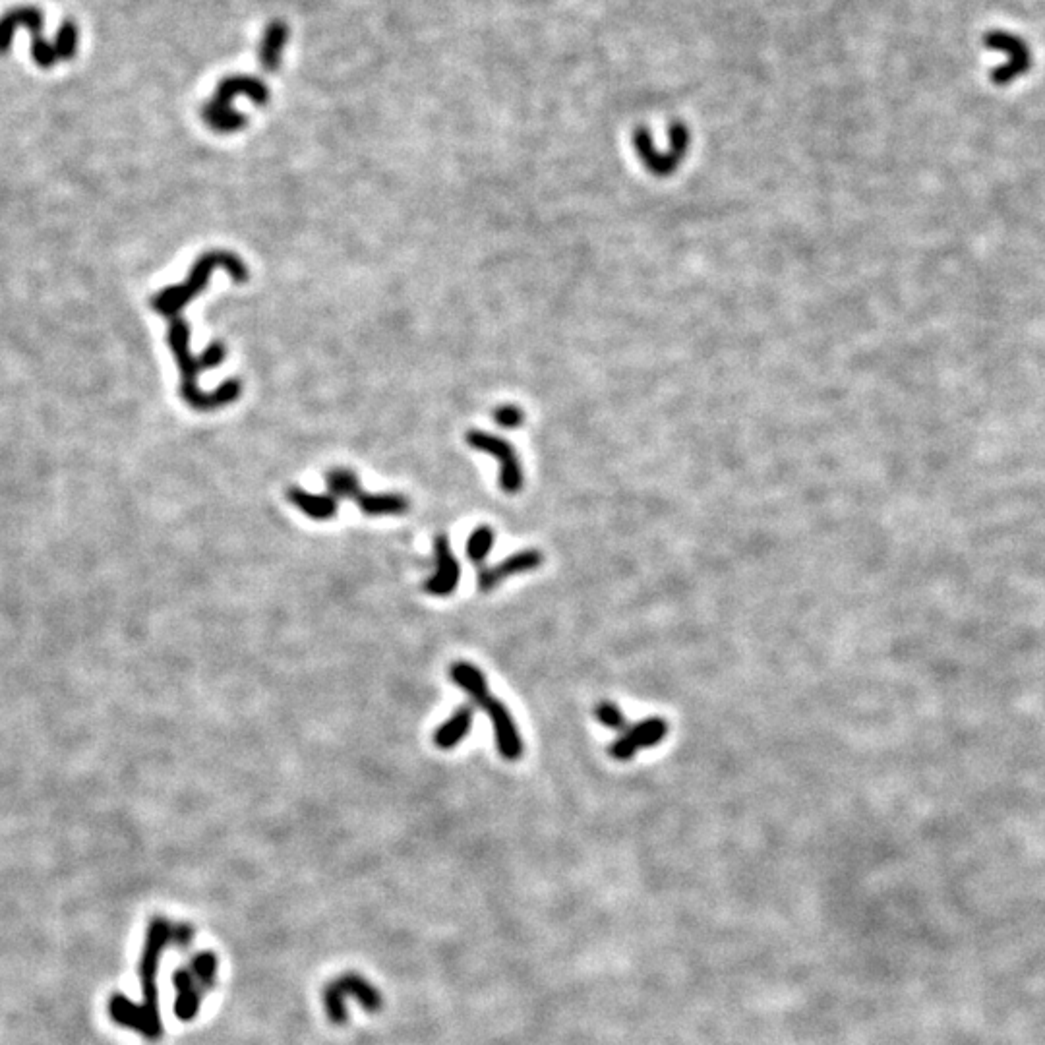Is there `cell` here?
I'll list each match as a JSON object with an SVG mask.
<instances>
[{
  "instance_id": "obj_1",
  "label": "cell",
  "mask_w": 1045,
  "mask_h": 1045,
  "mask_svg": "<svg viewBox=\"0 0 1045 1045\" xmlns=\"http://www.w3.org/2000/svg\"><path fill=\"white\" fill-rule=\"evenodd\" d=\"M194 939V927L188 924H171L165 918H153L148 927L146 945L140 958L138 974L142 986V1003H134L124 995H113L107 1011L115 1024L130 1028L146 1040H159L163 1036V1022L159 1015V989L157 974L163 951L169 945L186 947Z\"/></svg>"
},
{
  "instance_id": "obj_2",
  "label": "cell",
  "mask_w": 1045,
  "mask_h": 1045,
  "mask_svg": "<svg viewBox=\"0 0 1045 1045\" xmlns=\"http://www.w3.org/2000/svg\"><path fill=\"white\" fill-rule=\"evenodd\" d=\"M449 676H451L455 686L461 687L475 701L477 707L484 709L488 713V717L492 720V726H494L496 746H498L500 755L504 759H508V761L521 759V755H523V740H521V734L517 730V724L511 717L508 707L500 699L490 695L484 674L478 670L475 664L455 662L451 666V670H449Z\"/></svg>"
},
{
  "instance_id": "obj_3",
  "label": "cell",
  "mask_w": 1045,
  "mask_h": 1045,
  "mask_svg": "<svg viewBox=\"0 0 1045 1045\" xmlns=\"http://www.w3.org/2000/svg\"><path fill=\"white\" fill-rule=\"evenodd\" d=\"M171 320L173 322L169 329V345L179 362L180 376H182L180 391H182V397L186 399V403L198 411H209V409H217V407L237 401L240 391H242V384L235 378L223 382L211 393H204L198 389L196 376L200 372V362L190 353V329L180 316H175Z\"/></svg>"
},
{
  "instance_id": "obj_4",
  "label": "cell",
  "mask_w": 1045,
  "mask_h": 1045,
  "mask_svg": "<svg viewBox=\"0 0 1045 1045\" xmlns=\"http://www.w3.org/2000/svg\"><path fill=\"white\" fill-rule=\"evenodd\" d=\"M215 268L225 269L237 283H246L250 277V271L239 256H235L231 252H223V250L208 252L196 262L186 283L177 285V287H169L153 299V308L159 310L161 314H165L169 320L179 316L180 310L198 293H202L206 289L209 275Z\"/></svg>"
},
{
  "instance_id": "obj_5",
  "label": "cell",
  "mask_w": 1045,
  "mask_h": 1045,
  "mask_svg": "<svg viewBox=\"0 0 1045 1045\" xmlns=\"http://www.w3.org/2000/svg\"><path fill=\"white\" fill-rule=\"evenodd\" d=\"M217 966L219 960L217 955L211 951H204L192 956L186 966L175 972L173 984L177 987V1001H175V1015L179 1020H192L198 1015L204 997L209 989L215 986L217 980Z\"/></svg>"
},
{
  "instance_id": "obj_6",
  "label": "cell",
  "mask_w": 1045,
  "mask_h": 1045,
  "mask_svg": "<svg viewBox=\"0 0 1045 1045\" xmlns=\"http://www.w3.org/2000/svg\"><path fill=\"white\" fill-rule=\"evenodd\" d=\"M239 93L248 95L258 105H266L268 103V88L264 84H260L258 80H254V78H229V80H225L219 86L215 97L211 99V103H208V107L204 109V119H206V122L213 130H217V132H237L239 128L246 124V119L240 113L231 109V103H233V99Z\"/></svg>"
},
{
  "instance_id": "obj_7",
  "label": "cell",
  "mask_w": 1045,
  "mask_h": 1045,
  "mask_svg": "<svg viewBox=\"0 0 1045 1045\" xmlns=\"http://www.w3.org/2000/svg\"><path fill=\"white\" fill-rule=\"evenodd\" d=\"M347 997L359 1001L360 1007L370 1013L380 1011L384 1005V999H382V993L378 991V987L372 986L362 976L347 974V976L333 980L324 989V1007L328 1011L331 1022H335V1024L347 1022V1007H345Z\"/></svg>"
},
{
  "instance_id": "obj_8",
  "label": "cell",
  "mask_w": 1045,
  "mask_h": 1045,
  "mask_svg": "<svg viewBox=\"0 0 1045 1045\" xmlns=\"http://www.w3.org/2000/svg\"><path fill=\"white\" fill-rule=\"evenodd\" d=\"M984 43H986L987 49H995L1005 55V64L997 66L991 74L993 84L1007 86L1018 76H1022L1030 70V64H1032L1030 49L1020 37L1007 33V31H989L984 37Z\"/></svg>"
},
{
  "instance_id": "obj_9",
  "label": "cell",
  "mask_w": 1045,
  "mask_h": 1045,
  "mask_svg": "<svg viewBox=\"0 0 1045 1045\" xmlns=\"http://www.w3.org/2000/svg\"><path fill=\"white\" fill-rule=\"evenodd\" d=\"M467 444L473 449L490 453L494 459L500 461V486L506 494H517L523 488V471L521 463L517 459V453L513 446L504 438H498L494 434L482 432V430H469L467 432Z\"/></svg>"
},
{
  "instance_id": "obj_10",
  "label": "cell",
  "mask_w": 1045,
  "mask_h": 1045,
  "mask_svg": "<svg viewBox=\"0 0 1045 1045\" xmlns=\"http://www.w3.org/2000/svg\"><path fill=\"white\" fill-rule=\"evenodd\" d=\"M668 722L662 717L643 718L635 726L626 728L622 736L610 746V757L616 761H629L641 749L655 747L666 738Z\"/></svg>"
},
{
  "instance_id": "obj_11",
  "label": "cell",
  "mask_w": 1045,
  "mask_h": 1045,
  "mask_svg": "<svg viewBox=\"0 0 1045 1045\" xmlns=\"http://www.w3.org/2000/svg\"><path fill=\"white\" fill-rule=\"evenodd\" d=\"M542 562H544V554L537 548L519 550V552L511 554L506 560H502L500 564H496L494 568L478 569V589L482 593H490L500 583H504L508 577L519 575V573H527V571H535V569L542 566Z\"/></svg>"
},
{
  "instance_id": "obj_12",
  "label": "cell",
  "mask_w": 1045,
  "mask_h": 1045,
  "mask_svg": "<svg viewBox=\"0 0 1045 1045\" xmlns=\"http://www.w3.org/2000/svg\"><path fill=\"white\" fill-rule=\"evenodd\" d=\"M434 560H436V573L426 579L424 591L434 597H448L451 595L461 577L459 562L455 560L451 552V542L446 535H438L434 538Z\"/></svg>"
},
{
  "instance_id": "obj_13",
  "label": "cell",
  "mask_w": 1045,
  "mask_h": 1045,
  "mask_svg": "<svg viewBox=\"0 0 1045 1045\" xmlns=\"http://www.w3.org/2000/svg\"><path fill=\"white\" fill-rule=\"evenodd\" d=\"M287 498L295 508L314 521H329L337 515L339 509L337 498H333L331 494H310L299 486H291L287 490Z\"/></svg>"
},
{
  "instance_id": "obj_14",
  "label": "cell",
  "mask_w": 1045,
  "mask_h": 1045,
  "mask_svg": "<svg viewBox=\"0 0 1045 1045\" xmlns=\"http://www.w3.org/2000/svg\"><path fill=\"white\" fill-rule=\"evenodd\" d=\"M26 26L28 30L33 33V41L37 39H43L41 37V28H43V18H41V12L37 8H30V6H24V8H16L12 12H8L2 20H0V53H4L12 41V35L18 28Z\"/></svg>"
},
{
  "instance_id": "obj_15",
  "label": "cell",
  "mask_w": 1045,
  "mask_h": 1045,
  "mask_svg": "<svg viewBox=\"0 0 1045 1045\" xmlns=\"http://www.w3.org/2000/svg\"><path fill=\"white\" fill-rule=\"evenodd\" d=\"M473 717H475L473 707L463 705L461 709H457L455 715L436 730V734H434L436 746L440 749H453V747L459 746L467 738V734L473 726Z\"/></svg>"
},
{
  "instance_id": "obj_16",
  "label": "cell",
  "mask_w": 1045,
  "mask_h": 1045,
  "mask_svg": "<svg viewBox=\"0 0 1045 1045\" xmlns=\"http://www.w3.org/2000/svg\"><path fill=\"white\" fill-rule=\"evenodd\" d=\"M357 502L360 511L366 513V515H401V513H407L409 511V500L403 496V494H395V492H388V494H364L362 490H359V494L353 498Z\"/></svg>"
},
{
  "instance_id": "obj_17",
  "label": "cell",
  "mask_w": 1045,
  "mask_h": 1045,
  "mask_svg": "<svg viewBox=\"0 0 1045 1045\" xmlns=\"http://www.w3.org/2000/svg\"><path fill=\"white\" fill-rule=\"evenodd\" d=\"M329 492L333 498L353 500L360 490L359 477L349 469H331L326 473Z\"/></svg>"
},
{
  "instance_id": "obj_18",
  "label": "cell",
  "mask_w": 1045,
  "mask_h": 1045,
  "mask_svg": "<svg viewBox=\"0 0 1045 1045\" xmlns=\"http://www.w3.org/2000/svg\"><path fill=\"white\" fill-rule=\"evenodd\" d=\"M494 540H496V535H494V531H492L488 525L477 527V529L473 531V535L469 537V542H467V554H469L471 562H475V564H480V566H482L484 560H486V556H488L490 550H492Z\"/></svg>"
},
{
  "instance_id": "obj_19",
  "label": "cell",
  "mask_w": 1045,
  "mask_h": 1045,
  "mask_svg": "<svg viewBox=\"0 0 1045 1045\" xmlns=\"http://www.w3.org/2000/svg\"><path fill=\"white\" fill-rule=\"evenodd\" d=\"M595 715H597V720L602 726H606V728H610L614 732H624L627 728V718L624 715V711L616 703H612V701H600L597 709H595Z\"/></svg>"
},
{
  "instance_id": "obj_20",
  "label": "cell",
  "mask_w": 1045,
  "mask_h": 1045,
  "mask_svg": "<svg viewBox=\"0 0 1045 1045\" xmlns=\"http://www.w3.org/2000/svg\"><path fill=\"white\" fill-rule=\"evenodd\" d=\"M78 47V28L72 22H64L57 35V57L62 60L72 59Z\"/></svg>"
},
{
  "instance_id": "obj_21",
  "label": "cell",
  "mask_w": 1045,
  "mask_h": 1045,
  "mask_svg": "<svg viewBox=\"0 0 1045 1045\" xmlns=\"http://www.w3.org/2000/svg\"><path fill=\"white\" fill-rule=\"evenodd\" d=\"M492 418H494L502 428L513 430V428H519V426H521V422H523V413H521L519 407H513V405H502V407H498V409L492 413Z\"/></svg>"
},
{
  "instance_id": "obj_22",
  "label": "cell",
  "mask_w": 1045,
  "mask_h": 1045,
  "mask_svg": "<svg viewBox=\"0 0 1045 1045\" xmlns=\"http://www.w3.org/2000/svg\"><path fill=\"white\" fill-rule=\"evenodd\" d=\"M225 355H227V351H225V345H223V343H219V341H217V343H211L208 349L198 357L200 370L219 366V364L225 360Z\"/></svg>"
}]
</instances>
